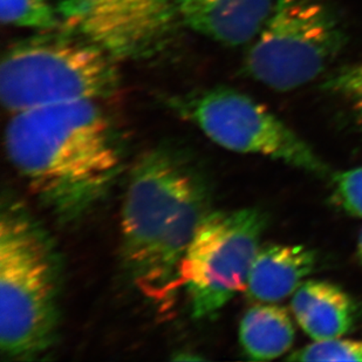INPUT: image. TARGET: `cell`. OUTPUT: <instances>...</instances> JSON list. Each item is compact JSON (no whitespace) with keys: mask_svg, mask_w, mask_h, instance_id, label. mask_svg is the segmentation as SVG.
<instances>
[{"mask_svg":"<svg viewBox=\"0 0 362 362\" xmlns=\"http://www.w3.org/2000/svg\"><path fill=\"white\" fill-rule=\"evenodd\" d=\"M322 88L344 100L362 127V62L339 69L328 76Z\"/></svg>","mask_w":362,"mask_h":362,"instance_id":"obj_15","label":"cell"},{"mask_svg":"<svg viewBox=\"0 0 362 362\" xmlns=\"http://www.w3.org/2000/svg\"><path fill=\"white\" fill-rule=\"evenodd\" d=\"M58 13L69 28L114 59L158 53L181 19L177 0H59Z\"/></svg>","mask_w":362,"mask_h":362,"instance_id":"obj_8","label":"cell"},{"mask_svg":"<svg viewBox=\"0 0 362 362\" xmlns=\"http://www.w3.org/2000/svg\"><path fill=\"white\" fill-rule=\"evenodd\" d=\"M333 196L347 214L362 218V167L335 175Z\"/></svg>","mask_w":362,"mask_h":362,"instance_id":"obj_16","label":"cell"},{"mask_svg":"<svg viewBox=\"0 0 362 362\" xmlns=\"http://www.w3.org/2000/svg\"><path fill=\"white\" fill-rule=\"evenodd\" d=\"M291 308L298 324L315 341L340 338L354 326V303L328 281H304L294 292Z\"/></svg>","mask_w":362,"mask_h":362,"instance_id":"obj_11","label":"cell"},{"mask_svg":"<svg viewBox=\"0 0 362 362\" xmlns=\"http://www.w3.org/2000/svg\"><path fill=\"white\" fill-rule=\"evenodd\" d=\"M210 202L206 176L178 147L153 148L130 173L121 211L123 269L162 315L176 304L182 262Z\"/></svg>","mask_w":362,"mask_h":362,"instance_id":"obj_1","label":"cell"},{"mask_svg":"<svg viewBox=\"0 0 362 362\" xmlns=\"http://www.w3.org/2000/svg\"><path fill=\"white\" fill-rule=\"evenodd\" d=\"M267 217L259 209L217 210L205 216L181 267L192 315L211 318L245 290Z\"/></svg>","mask_w":362,"mask_h":362,"instance_id":"obj_6","label":"cell"},{"mask_svg":"<svg viewBox=\"0 0 362 362\" xmlns=\"http://www.w3.org/2000/svg\"><path fill=\"white\" fill-rule=\"evenodd\" d=\"M113 57L87 39L39 35L8 47L0 67V95L12 114L35 107L107 99L119 88Z\"/></svg>","mask_w":362,"mask_h":362,"instance_id":"obj_4","label":"cell"},{"mask_svg":"<svg viewBox=\"0 0 362 362\" xmlns=\"http://www.w3.org/2000/svg\"><path fill=\"white\" fill-rule=\"evenodd\" d=\"M291 361H362V341L349 339L315 340L287 356Z\"/></svg>","mask_w":362,"mask_h":362,"instance_id":"obj_14","label":"cell"},{"mask_svg":"<svg viewBox=\"0 0 362 362\" xmlns=\"http://www.w3.org/2000/svg\"><path fill=\"white\" fill-rule=\"evenodd\" d=\"M59 265L38 222L17 203L0 219V347L10 359H33L55 340Z\"/></svg>","mask_w":362,"mask_h":362,"instance_id":"obj_3","label":"cell"},{"mask_svg":"<svg viewBox=\"0 0 362 362\" xmlns=\"http://www.w3.org/2000/svg\"><path fill=\"white\" fill-rule=\"evenodd\" d=\"M3 24L47 32L58 26L55 11L47 0H0Z\"/></svg>","mask_w":362,"mask_h":362,"instance_id":"obj_13","label":"cell"},{"mask_svg":"<svg viewBox=\"0 0 362 362\" xmlns=\"http://www.w3.org/2000/svg\"><path fill=\"white\" fill-rule=\"evenodd\" d=\"M361 259H362V257H361Z\"/></svg>","mask_w":362,"mask_h":362,"instance_id":"obj_18","label":"cell"},{"mask_svg":"<svg viewBox=\"0 0 362 362\" xmlns=\"http://www.w3.org/2000/svg\"><path fill=\"white\" fill-rule=\"evenodd\" d=\"M296 329L288 312L281 306L260 304L249 308L240 324V342L249 359H277L293 345Z\"/></svg>","mask_w":362,"mask_h":362,"instance_id":"obj_12","label":"cell"},{"mask_svg":"<svg viewBox=\"0 0 362 362\" xmlns=\"http://www.w3.org/2000/svg\"><path fill=\"white\" fill-rule=\"evenodd\" d=\"M168 103L228 151L262 155L318 176L329 174L327 164L290 127L236 89L216 87Z\"/></svg>","mask_w":362,"mask_h":362,"instance_id":"obj_7","label":"cell"},{"mask_svg":"<svg viewBox=\"0 0 362 362\" xmlns=\"http://www.w3.org/2000/svg\"><path fill=\"white\" fill-rule=\"evenodd\" d=\"M5 149L32 192L62 222L90 211L122 165L113 127L92 100L13 114L5 129Z\"/></svg>","mask_w":362,"mask_h":362,"instance_id":"obj_2","label":"cell"},{"mask_svg":"<svg viewBox=\"0 0 362 362\" xmlns=\"http://www.w3.org/2000/svg\"><path fill=\"white\" fill-rule=\"evenodd\" d=\"M276 0H177L181 21L194 31L229 46L258 35Z\"/></svg>","mask_w":362,"mask_h":362,"instance_id":"obj_9","label":"cell"},{"mask_svg":"<svg viewBox=\"0 0 362 362\" xmlns=\"http://www.w3.org/2000/svg\"><path fill=\"white\" fill-rule=\"evenodd\" d=\"M358 249H359V256H360V258H361V257H362V230H361V233H360L359 245H358Z\"/></svg>","mask_w":362,"mask_h":362,"instance_id":"obj_17","label":"cell"},{"mask_svg":"<svg viewBox=\"0 0 362 362\" xmlns=\"http://www.w3.org/2000/svg\"><path fill=\"white\" fill-rule=\"evenodd\" d=\"M317 256L304 245L269 244L258 250L246 281L251 300L272 304L293 294L315 271Z\"/></svg>","mask_w":362,"mask_h":362,"instance_id":"obj_10","label":"cell"},{"mask_svg":"<svg viewBox=\"0 0 362 362\" xmlns=\"http://www.w3.org/2000/svg\"><path fill=\"white\" fill-rule=\"evenodd\" d=\"M346 44L328 0H276L245 59L252 79L287 92L317 79Z\"/></svg>","mask_w":362,"mask_h":362,"instance_id":"obj_5","label":"cell"}]
</instances>
